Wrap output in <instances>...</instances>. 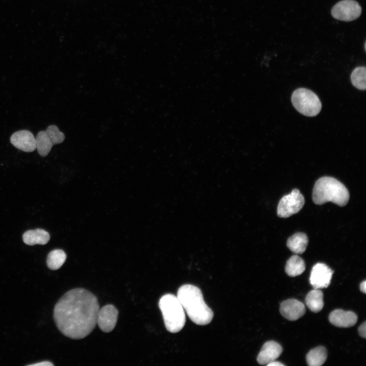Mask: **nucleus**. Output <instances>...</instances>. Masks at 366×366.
I'll list each match as a JSON object with an SVG mask.
<instances>
[{
  "instance_id": "nucleus-8",
  "label": "nucleus",
  "mask_w": 366,
  "mask_h": 366,
  "mask_svg": "<svg viewBox=\"0 0 366 366\" xmlns=\"http://www.w3.org/2000/svg\"><path fill=\"white\" fill-rule=\"evenodd\" d=\"M361 7L354 0H343L336 4L332 8V16L344 21L354 20L361 15Z\"/></svg>"
},
{
  "instance_id": "nucleus-12",
  "label": "nucleus",
  "mask_w": 366,
  "mask_h": 366,
  "mask_svg": "<svg viewBox=\"0 0 366 366\" xmlns=\"http://www.w3.org/2000/svg\"><path fill=\"white\" fill-rule=\"evenodd\" d=\"M280 311L282 315L290 321L296 320L306 312L304 304L295 299H288L280 305Z\"/></svg>"
},
{
  "instance_id": "nucleus-15",
  "label": "nucleus",
  "mask_w": 366,
  "mask_h": 366,
  "mask_svg": "<svg viewBox=\"0 0 366 366\" xmlns=\"http://www.w3.org/2000/svg\"><path fill=\"white\" fill-rule=\"evenodd\" d=\"M23 242L29 246L35 245H44L50 239V235L48 232L42 229L29 230L25 232L22 235Z\"/></svg>"
},
{
  "instance_id": "nucleus-7",
  "label": "nucleus",
  "mask_w": 366,
  "mask_h": 366,
  "mask_svg": "<svg viewBox=\"0 0 366 366\" xmlns=\"http://www.w3.org/2000/svg\"><path fill=\"white\" fill-rule=\"evenodd\" d=\"M304 204L303 195L297 189L284 196L280 200L278 208L277 215L279 217L286 218L298 212Z\"/></svg>"
},
{
  "instance_id": "nucleus-2",
  "label": "nucleus",
  "mask_w": 366,
  "mask_h": 366,
  "mask_svg": "<svg viewBox=\"0 0 366 366\" xmlns=\"http://www.w3.org/2000/svg\"><path fill=\"white\" fill-rule=\"evenodd\" d=\"M177 297L193 322L204 325L211 321L213 312L205 303L199 288L191 284L184 285L179 288Z\"/></svg>"
},
{
  "instance_id": "nucleus-18",
  "label": "nucleus",
  "mask_w": 366,
  "mask_h": 366,
  "mask_svg": "<svg viewBox=\"0 0 366 366\" xmlns=\"http://www.w3.org/2000/svg\"><path fill=\"white\" fill-rule=\"evenodd\" d=\"M306 269L303 260L297 255L292 256L287 261L285 271L290 277L301 274Z\"/></svg>"
},
{
  "instance_id": "nucleus-14",
  "label": "nucleus",
  "mask_w": 366,
  "mask_h": 366,
  "mask_svg": "<svg viewBox=\"0 0 366 366\" xmlns=\"http://www.w3.org/2000/svg\"><path fill=\"white\" fill-rule=\"evenodd\" d=\"M328 318L332 324L339 327L353 326L357 321V316L354 312L340 309L335 310L331 312Z\"/></svg>"
},
{
  "instance_id": "nucleus-19",
  "label": "nucleus",
  "mask_w": 366,
  "mask_h": 366,
  "mask_svg": "<svg viewBox=\"0 0 366 366\" xmlns=\"http://www.w3.org/2000/svg\"><path fill=\"white\" fill-rule=\"evenodd\" d=\"M327 356L326 348L323 346H319L308 352L306 356V360L310 366H320L325 362Z\"/></svg>"
},
{
  "instance_id": "nucleus-10",
  "label": "nucleus",
  "mask_w": 366,
  "mask_h": 366,
  "mask_svg": "<svg viewBox=\"0 0 366 366\" xmlns=\"http://www.w3.org/2000/svg\"><path fill=\"white\" fill-rule=\"evenodd\" d=\"M118 312L115 306L107 304L99 309L97 324L100 329L105 332L111 331L115 327Z\"/></svg>"
},
{
  "instance_id": "nucleus-21",
  "label": "nucleus",
  "mask_w": 366,
  "mask_h": 366,
  "mask_svg": "<svg viewBox=\"0 0 366 366\" xmlns=\"http://www.w3.org/2000/svg\"><path fill=\"white\" fill-rule=\"evenodd\" d=\"M366 68L365 67H358L352 72L351 80L353 85L360 90H365L366 88Z\"/></svg>"
},
{
  "instance_id": "nucleus-6",
  "label": "nucleus",
  "mask_w": 366,
  "mask_h": 366,
  "mask_svg": "<svg viewBox=\"0 0 366 366\" xmlns=\"http://www.w3.org/2000/svg\"><path fill=\"white\" fill-rule=\"evenodd\" d=\"M65 138L64 134L55 125H50L45 131L39 132L35 138L39 154L42 157L47 156L53 145L62 143Z\"/></svg>"
},
{
  "instance_id": "nucleus-17",
  "label": "nucleus",
  "mask_w": 366,
  "mask_h": 366,
  "mask_svg": "<svg viewBox=\"0 0 366 366\" xmlns=\"http://www.w3.org/2000/svg\"><path fill=\"white\" fill-rule=\"evenodd\" d=\"M305 301L309 309L314 312L320 311L324 306L323 294L319 289L310 291L307 295Z\"/></svg>"
},
{
  "instance_id": "nucleus-3",
  "label": "nucleus",
  "mask_w": 366,
  "mask_h": 366,
  "mask_svg": "<svg viewBox=\"0 0 366 366\" xmlns=\"http://www.w3.org/2000/svg\"><path fill=\"white\" fill-rule=\"evenodd\" d=\"M312 198L314 202L317 205L330 201L344 206L349 201V193L346 187L337 179L324 176L316 181L313 190Z\"/></svg>"
},
{
  "instance_id": "nucleus-23",
  "label": "nucleus",
  "mask_w": 366,
  "mask_h": 366,
  "mask_svg": "<svg viewBox=\"0 0 366 366\" xmlns=\"http://www.w3.org/2000/svg\"><path fill=\"white\" fill-rule=\"evenodd\" d=\"M29 365H36V366H37V365H38V366H40V365H41H41H43V366H46V365L50 366V365H51V366H52V365H53V364L52 363H51V362H50V361H45L40 362H39V363H34V364H29Z\"/></svg>"
},
{
  "instance_id": "nucleus-13",
  "label": "nucleus",
  "mask_w": 366,
  "mask_h": 366,
  "mask_svg": "<svg viewBox=\"0 0 366 366\" xmlns=\"http://www.w3.org/2000/svg\"><path fill=\"white\" fill-rule=\"evenodd\" d=\"M281 346L273 341L266 342L259 353L257 360L260 364L264 365L276 360L281 354Z\"/></svg>"
},
{
  "instance_id": "nucleus-4",
  "label": "nucleus",
  "mask_w": 366,
  "mask_h": 366,
  "mask_svg": "<svg viewBox=\"0 0 366 366\" xmlns=\"http://www.w3.org/2000/svg\"><path fill=\"white\" fill-rule=\"evenodd\" d=\"M164 324L168 331L172 333L179 332L186 322L184 309L177 296L166 294L159 302Z\"/></svg>"
},
{
  "instance_id": "nucleus-24",
  "label": "nucleus",
  "mask_w": 366,
  "mask_h": 366,
  "mask_svg": "<svg viewBox=\"0 0 366 366\" xmlns=\"http://www.w3.org/2000/svg\"><path fill=\"white\" fill-rule=\"evenodd\" d=\"M360 290L364 293H366V281L365 280L360 283Z\"/></svg>"
},
{
  "instance_id": "nucleus-11",
  "label": "nucleus",
  "mask_w": 366,
  "mask_h": 366,
  "mask_svg": "<svg viewBox=\"0 0 366 366\" xmlns=\"http://www.w3.org/2000/svg\"><path fill=\"white\" fill-rule=\"evenodd\" d=\"M10 142L16 148L24 152H32L36 149V138L28 130H20L14 133Z\"/></svg>"
},
{
  "instance_id": "nucleus-9",
  "label": "nucleus",
  "mask_w": 366,
  "mask_h": 366,
  "mask_svg": "<svg viewBox=\"0 0 366 366\" xmlns=\"http://www.w3.org/2000/svg\"><path fill=\"white\" fill-rule=\"evenodd\" d=\"M333 270L325 264L317 263L311 271L310 282L314 289L327 287L330 283Z\"/></svg>"
},
{
  "instance_id": "nucleus-25",
  "label": "nucleus",
  "mask_w": 366,
  "mask_h": 366,
  "mask_svg": "<svg viewBox=\"0 0 366 366\" xmlns=\"http://www.w3.org/2000/svg\"><path fill=\"white\" fill-rule=\"evenodd\" d=\"M266 365L268 366H283V365H284L282 363L278 362V361H275V360L269 362V363L267 364Z\"/></svg>"
},
{
  "instance_id": "nucleus-20",
  "label": "nucleus",
  "mask_w": 366,
  "mask_h": 366,
  "mask_svg": "<svg viewBox=\"0 0 366 366\" xmlns=\"http://www.w3.org/2000/svg\"><path fill=\"white\" fill-rule=\"evenodd\" d=\"M67 258L65 252L61 249L51 251L47 255V265L53 270L58 269L66 261Z\"/></svg>"
},
{
  "instance_id": "nucleus-5",
  "label": "nucleus",
  "mask_w": 366,
  "mask_h": 366,
  "mask_svg": "<svg viewBox=\"0 0 366 366\" xmlns=\"http://www.w3.org/2000/svg\"><path fill=\"white\" fill-rule=\"evenodd\" d=\"M294 107L301 114L307 116H315L321 111V101L312 90L299 88L295 90L291 96Z\"/></svg>"
},
{
  "instance_id": "nucleus-22",
  "label": "nucleus",
  "mask_w": 366,
  "mask_h": 366,
  "mask_svg": "<svg viewBox=\"0 0 366 366\" xmlns=\"http://www.w3.org/2000/svg\"><path fill=\"white\" fill-rule=\"evenodd\" d=\"M359 334L362 338L366 337V322H364L360 325L358 329Z\"/></svg>"
},
{
  "instance_id": "nucleus-1",
  "label": "nucleus",
  "mask_w": 366,
  "mask_h": 366,
  "mask_svg": "<svg viewBox=\"0 0 366 366\" xmlns=\"http://www.w3.org/2000/svg\"><path fill=\"white\" fill-rule=\"evenodd\" d=\"M99 309L95 295L84 288H75L58 300L54 308L53 319L63 334L79 340L87 337L95 327Z\"/></svg>"
},
{
  "instance_id": "nucleus-16",
  "label": "nucleus",
  "mask_w": 366,
  "mask_h": 366,
  "mask_svg": "<svg viewBox=\"0 0 366 366\" xmlns=\"http://www.w3.org/2000/svg\"><path fill=\"white\" fill-rule=\"evenodd\" d=\"M308 244L307 235L302 232L296 233L287 240L288 248L295 254H302L306 250Z\"/></svg>"
}]
</instances>
